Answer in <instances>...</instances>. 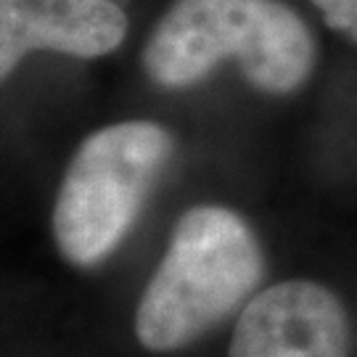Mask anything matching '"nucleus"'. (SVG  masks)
Returning a JSON list of instances; mask_svg holds the SVG:
<instances>
[{
  "label": "nucleus",
  "mask_w": 357,
  "mask_h": 357,
  "mask_svg": "<svg viewBox=\"0 0 357 357\" xmlns=\"http://www.w3.org/2000/svg\"><path fill=\"white\" fill-rule=\"evenodd\" d=\"M172 151L169 130L151 119L116 122L79 143L53 206V238L66 262L98 265L125 241Z\"/></svg>",
  "instance_id": "3"
},
{
  "label": "nucleus",
  "mask_w": 357,
  "mask_h": 357,
  "mask_svg": "<svg viewBox=\"0 0 357 357\" xmlns=\"http://www.w3.org/2000/svg\"><path fill=\"white\" fill-rule=\"evenodd\" d=\"M228 357H349L347 310L318 281L268 286L241 310Z\"/></svg>",
  "instance_id": "4"
},
{
  "label": "nucleus",
  "mask_w": 357,
  "mask_h": 357,
  "mask_svg": "<svg viewBox=\"0 0 357 357\" xmlns=\"http://www.w3.org/2000/svg\"><path fill=\"white\" fill-rule=\"evenodd\" d=\"M128 38L116 0H0V82L32 51L101 59Z\"/></svg>",
  "instance_id": "5"
},
{
  "label": "nucleus",
  "mask_w": 357,
  "mask_h": 357,
  "mask_svg": "<svg viewBox=\"0 0 357 357\" xmlns=\"http://www.w3.org/2000/svg\"><path fill=\"white\" fill-rule=\"evenodd\" d=\"M265 273L252 225L228 206L202 204L178 220L135 310V336L149 352H175L225 320Z\"/></svg>",
  "instance_id": "2"
},
{
  "label": "nucleus",
  "mask_w": 357,
  "mask_h": 357,
  "mask_svg": "<svg viewBox=\"0 0 357 357\" xmlns=\"http://www.w3.org/2000/svg\"><path fill=\"white\" fill-rule=\"evenodd\" d=\"M320 11L328 29L349 43H357V0H310Z\"/></svg>",
  "instance_id": "6"
},
{
  "label": "nucleus",
  "mask_w": 357,
  "mask_h": 357,
  "mask_svg": "<svg viewBox=\"0 0 357 357\" xmlns=\"http://www.w3.org/2000/svg\"><path fill=\"white\" fill-rule=\"evenodd\" d=\"M233 59L268 96H291L315 72L318 40L283 0H175L143 48V69L162 88H191Z\"/></svg>",
  "instance_id": "1"
}]
</instances>
